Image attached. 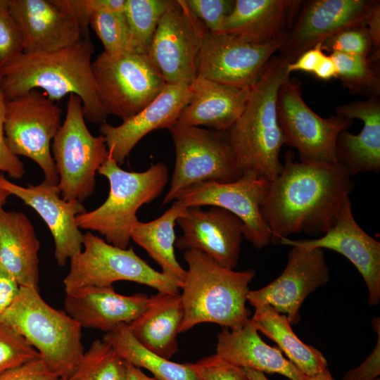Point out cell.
Instances as JSON below:
<instances>
[{
    "mask_svg": "<svg viewBox=\"0 0 380 380\" xmlns=\"http://www.w3.org/2000/svg\"><path fill=\"white\" fill-rule=\"evenodd\" d=\"M313 74L316 77L322 80L337 78L338 70L335 62L329 54L326 53Z\"/></svg>",
    "mask_w": 380,
    "mask_h": 380,
    "instance_id": "681fc988",
    "label": "cell"
},
{
    "mask_svg": "<svg viewBox=\"0 0 380 380\" xmlns=\"http://www.w3.org/2000/svg\"><path fill=\"white\" fill-rule=\"evenodd\" d=\"M338 70V77L343 85L353 94L369 98L380 94V71L379 62L370 56L343 53L329 54Z\"/></svg>",
    "mask_w": 380,
    "mask_h": 380,
    "instance_id": "d6a6232c",
    "label": "cell"
},
{
    "mask_svg": "<svg viewBox=\"0 0 380 380\" xmlns=\"http://www.w3.org/2000/svg\"><path fill=\"white\" fill-rule=\"evenodd\" d=\"M322 49L329 54L338 52L370 56L374 52L366 25L347 28L325 39L322 42Z\"/></svg>",
    "mask_w": 380,
    "mask_h": 380,
    "instance_id": "74e56055",
    "label": "cell"
},
{
    "mask_svg": "<svg viewBox=\"0 0 380 380\" xmlns=\"http://www.w3.org/2000/svg\"><path fill=\"white\" fill-rule=\"evenodd\" d=\"M372 325L377 340L376 346L368 357L357 367L348 370L343 380H376L380 374V319L374 317Z\"/></svg>",
    "mask_w": 380,
    "mask_h": 380,
    "instance_id": "b9f144b4",
    "label": "cell"
},
{
    "mask_svg": "<svg viewBox=\"0 0 380 380\" xmlns=\"http://www.w3.org/2000/svg\"><path fill=\"white\" fill-rule=\"evenodd\" d=\"M191 12L214 34L224 33V20L233 8L234 1L185 0Z\"/></svg>",
    "mask_w": 380,
    "mask_h": 380,
    "instance_id": "ab89813d",
    "label": "cell"
},
{
    "mask_svg": "<svg viewBox=\"0 0 380 380\" xmlns=\"http://www.w3.org/2000/svg\"><path fill=\"white\" fill-rule=\"evenodd\" d=\"M103 340L127 364L148 370L158 380H199L191 364L177 363L149 350L132 336L126 324L106 332Z\"/></svg>",
    "mask_w": 380,
    "mask_h": 380,
    "instance_id": "1f68e13d",
    "label": "cell"
},
{
    "mask_svg": "<svg viewBox=\"0 0 380 380\" xmlns=\"http://www.w3.org/2000/svg\"><path fill=\"white\" fill-rule=\"evenodd\" d=\"M336 113L343 118L363 122L357 134L347 130L338 136L336 146L337 162L350 176L380 170V99L369 98L338 106Z\"/></svg>",
    "mask_w": 380,
    "mask_h": 380,
    "instance_id": "d4e9b609",
    "label": "cell"
},
{
    "mask_svg": "<svg viewBox=\"0 0 380 380\" xmlns=\"http://www.w3.org/2000/svg\"><path fill=\"white\" fill-rule=\"evenodd\" d=\"M61 108L45 94L32 89L5 101L4 127L7 144L17 156L34 161L45 182L58 184L51 141L61 127Z\"/></svg>",
    "mask_w": 380,
    "mask_h": 380,
    "instance_id": "7c38bea8",
    "label": "cell"
},
{
    "mask_svg": "<svg viewBox=\"0 0 380 380\" xmlns=\"http://www.w3.org/2000/svg\"><path fill=\"white\" fill-rule=\"evenodd\" d=\"M279 44H254L226 33L208 31L198 60L197 75L239 89L251 88Z\"/></svg>",
    "mask_w": 380,
    "mask_h": 380,
    "instance_id": "9a60e30c",
    "label": "cell"
},
{
    "mask_svg": "<svg viewBox=\"0 0 380 380\" xmlns=\"http://www.w3.org/2000/svg\"><path fill=\"white\" fill-rule=\"evenodd\" d=\"M289 61L272 56L262 75L251 87L246 106L227 131L240 172H253L270 182L279 174V154L284 140L277 113L280 85L289 77Z\"/></svg>",
    "mask_w": 380,
    "mask_h": 380,
    "instance_id": "3957f363",
    "label": "cell"
},
{
    "mask_svg": "<svg viewBox=\"0 0 380 380\" xmlns=\"http://www.w3.org/2000/svg\"><path fill=\"white\" fill-rule=\"evenodd\" d=\"M191 365L199 380H249L243 368L217 354L203 357Z\"/></svg>",
    "mask_w": 380,
    "mask_h": 380,
    "instance_id": "60d3db41",
    "label": "cell"
},
{
    "mask_svg": "<svg viewBox=\"0 0 380 380\" xmlns=\"http://www.w3.org/2000/svg\"><path fill=\"white\" fill-rule=\"evenodd\" d=\"M20 30L23 53L57 50L86 34L67 0H7Z\"/></svg>",
    "mask_w": 380,
    "mask_h": 380,
    "instance_id": "d6986e66",
    "label": "cell"
},
{
    "mask_svg": "<svg viewBox=\"0 0 380 380\" xmlns=\"http://www.w3.org/2000/svg\"><path fill=\"white\" fill-rule=\"evenodd\" d=\"M83 4L90 17L96 12L124 11L126 0H83Z\"/></svg>",
    "mask_w": 380,
    "mask_h": 380,
    "instance_id": "c3c4849f",
    "label": "cell"
},
{
    "mask_svg": "<svg viewBox=\"0 0 380 380\" xmlns=\"http://www.w3.org/2000/svg\"><path fill=\"white\" fill-rule=\"evenodd\" d=\"M94 52L89 35L57 50L23 53L0 71V89L5 101L36 89H44L53 101L72 94L82 101L85 120L106 122L92 72Z\"/></svg>",
    "mask_w": 380,
    "mask_h": 380,
    "instance_id": "7a4b0ae2",
    "label": "cell"
},
{
    "mask_svg": "<svg viewBox=\"0 0 380 380\" xmlns=\"http://www.w3.org/2000/svg\"><path fill=\"white\" fill-rule=\"evenodd\" d=\"M279 244L307 248H327L341 253L358 270L368 290V303L380 300V243L357 223L350 196L342 202L334 225L321 237L293 240L281 238Z\"/></svg>",
    "mask_w": 380,
    "mask_h": 380,
    "instance_id": "ac0fdd59",
    "label": "cell"
},
{
    "mask_svg": "<svg viewBox=\"0 0 380 380\" xmlns=\"http://www.w3.org/2000/svg\"><path fill=\"white\" fill-rule=\"evenodd\" d=\"M302 1L236 0L224 20V33L254 44H279L291 30Z\"/></svg>",
    "mask_w": 380,
    "mask_h": 380,
    "instance_id": "cb8c5ba5",
    "label": "cell"
},
{
    "mask_svg": "<svg viewBox=\"0 0 380 380\" xmlns=\"http://www.w3.org/2000/svg\"><path fill=\"white\" fill-rule=\"evenodd\" d=\"M284 160L260 206L272 244H279L280 239L293 234H324L354 188L350 175L338 163L298 162L291 151Z\"/></svg>",
    "mask_w": 380,
    "mask_h": 380,
    "instance_id": "6da1fadb",
    "label": "cell"
},
{
    "mask_svg": "<svg viewBox=\"0 0 380 380\" xmlns=\"http://www.w3.org/2000/svg\"><path fill=\"white\" fill-rule=\"evenodd\" d=\"M42 358L29 361L0 374V380H56Z\"/></svg>",
    "mask_w": 380,
    "mask_h": 380,
    "instance_id": "ee69618b",
    "label": "cell"
},
{
    "mask_svg": "<svg viewBox=\"0 0 380 380\" xmlns=\"http://www.w3.org/2000/svg\"><path fill=\"white\" fill-rule=\"evenodd\" d=\"M281 274L264 287L249 291L247 301L255 306L267 304L285 315L291 324L300 320L305 298L327 283L329 270L323 249L291 246Z\"/></svg>",
    "mask_w": 380,
    "mask_h": 380,
    "instance_id": "2e32d148",
    "label": "cell"
},
{
    "mask_svg": "<svg viewBox=\"0 0 380 380\" xmlns=\"http://www.w3.org/2000/svg\"><path fill=\"white\" fill-rule=\"evenodd\" d=\"M277 113L284 144L297 150L301 162L338 163V136L353 124V120L337 115L328 118L319 116L303 99L299 81L289 77L279 88Z\"/></svg>",
    "mask_w": 380,
    "mask_h": 380,
    "instance_id": "8fae6325",
    "label": "cell"
},
{
    "mask_svg": "<svg viewBox=\"0 0 380 380\" xmlns=\"http://www.w3.org/2000/svg\"><path fill=\"white\" fill-rule=\"evenodd\" d=\"M270 182L253 172H246L229 183L208 181L189 187L177 200L188 208L204 205L224 208L244 224V238L257 249L271 243V232L262 220L260 206Z\"/></svg>",
    "mask_w": 380,
    "mask_h": 380,
    "instance_id": "5bb4252c",
    "label": "cell"
},
{
    "mask_svg": "<svg viewBox=\"0 0 380 380\" xmlns=\"http://www.w3.org/2000/svg\"><path fill=\"white\" fill-rule=\"evenodd\" d=\"M0 188L20 198L40 215L53 238L54 256L59 266L63 267L82 251L84 234L75 220L77 215L86 212L82 203L64 200L58 184L45 181L22 186L0 175Z\"/></svg>",
    "mask_w": 380,
    "mask_h": 380,
    "instance_id": "44dd1931",
    "label": "cell"
},
{
    "mask_svg": "<svg viewBox=\"0 0 380 380\" xmlns=\"http://www.w3.org/2000/svg\"><path fill=\"white\" fill-rule=\"evenodd\" d=\"M40 358L39 353L20 334L0 323V374Z\"/></svg>",
    "mask_w": 380,
    "mask_h": 380,
    "instance_id": "8d00e7d4",
    "label": "cell"
},
{
    "mask_svg": "<svg viewBox=\"0 0 380 380\" xmlns=\"http://www.w3.org/2000/svg\"><path fill=\"white\" fill-rule=\"evenodd\" d=\"M251 88L239 89L197 75L176 124L227 132L242 113Z\"/></svg>",
    "mask_w": 380,
    "mask_h": 380,
    "instance_id": "484cf974",
    "label": "cell"
},
{
    "mask_svg": "<svg viewBox=\"0 0 380 380\" xmlns=\"http://www.w3.org/2000/svg\"><path fill=\"white\" fill-rule=\"evenodd\" d=\"M99 100L106 115L122 120L143 110L166 82L146 53L102 52L91 63Z\"/></svg>",
    "mask_w": 380,
    "mask_h": 380,
    "instance_id": "52a82bcc",
    "label": "cell"
},
{
    "mask_svg": "<svg viewBox=\"0 0 380 380\" xmlns=\"http://www.w3.org/2000/svg\"><path fill=\"white\" fill-rule=\"evenodd\" d=\"M376 0L302 1L280 56L289 63L317 43L347 28L366 25Z\"/></svg>",
    "mask_w": 380,
    "mask_h": 380,
    "instance_id": "e0dca14e",
    "label": "cell"
},
{
    "mask_svg": "<svg viewBox=\"0 0 380 380\" xmlns=\"http://www.w3.org/2000/svg\"><path fill=\"white\" fill-rule=\"evenodd\" d=\"M40 247L34 227L24 213L0 211V264L20 287L39 290Z\"/></svg>",
    "mask_w": 380,
    "mask_h": 380,
    "instance_id": "83f0119b",
    "label": "cell"
},
{
    "mask_svg": "<svg viewBox=\"0 0 380 380\" xmlns=\"http://www.w3.org/2000/svg\"><path fill=\"white\" fill-rule=\"evenodd\" d=\"M10 195L8 191L0 188V211L3 210V206L6 203V200Z\"/></svg>",
    "mask_w": 380,
    "mask_h": 380,
    "instance_id": "db71d44e",
    "label": "cell"
},
{
    "mask_svg": "<svg viewBox=\"0 0 380 380\" xmlns=\"http://www.w3.org/2000/svg\"><path fill=\"white\" fill-rule=\"evenodd\" d=\"M366 26L372 39L374 52L370 57L375 62H379L380 58V2L374 8L368 18Z\"/></svg>",
    "mask_w": 380,
    "mask_h": 380,
    "instance_id": "7dc6e473",
    "label": "cell"
},
{
    "mask_svg": "<svg viewBox=\"0 0 380 380\" xmlns=\"http://www.w3.org/2000/svg\"><path fill=\"white\" fill-rule=\"evenodd\" d=\"M228 362L267 374H279L290 380H305L301 373L281 351L267 344L260 336L252 319L243 327H223L217 336L216 353Z\"/></svg>",
    "mask_w": 380,
    "mask_h": 380,
    "instance_id": "4316f807",
    "label": "cell"
},
{
    "mask_svg": "<svg viewBox=\"0 0 380 380\" xmlns=\"http://www.w3.org/2000/svg\"><path fill=\"white\" fill-rule=\"evenodd\" d=\"M56 380H68V379H62V378H58V379H57Z\"/></svg>",
    "mask_w": 380,
    "mask_h": 380,
    "instance_id": "11a10c76",
    "label": "cell"
},
{
    "mask_svg": "<svg viewBox=\"0 0 380 380\" xmlns=\"http://www.w3.org/2000/svg\"><path fill=\"white\" fill-rule=\"evenodd\" d=\"M187 208L182 201L175 200L159 217L147 222L139 220L131 232V239L147 252L161 267V272L175 281L180 289L185 281L186 270L177 262L175 254V227Z\"/></svg>",
    "mask_w": 380,
    "mask_h": 380,
    "instance_id": "f546056e",
    "label": "cell"
},
{
    "mask_svg": "<svg viewBox=\"0 0 380 380\" xmlns=\"http://www.w3.org/2000/svg\"><path fill=\"white\" fill-rule=\"evenodd\" d=\"M97 172L109 182L108 198L94 210L77 215L76 223L80 229L97 232L108 243L127 248L139 221L137 210L163 192L169 178L167 167L159 162L144 172H129L108 155Z\"/></svg>",
    "mask_w": 380,
    "mask_h": 380,
    "instance_id": "8992f818",
    "label": "cell"
},
{
    "mask_svg": "<svg viewBox=\"0 0 380 380\" xmlns=\"http://www.w3.org/2000/svg\"><path fill=\"white\" fill-rule=\"evenodd\" d=\"M243 369L249 380H269V379L265 375V374L261 372L248 368Z\"/></svg>",
    "mask_w": 380,
    "mask_h": 380,
    "instance_id": "f5cc1de1",
    "label": "cell"
},
{
    "mask_svg": "<svg viewBox=\"0 0 380 380\" xmlns=\"http://www.w3.org/2000/svg\"><path fill=\"white\" fill-rule=\"evenodd\" d=\"M184 315L180 293L158 291L149 297L142 314L127 326L142 346L170 360L178 351L177 337Z\"/></svg>",
    "mask_w": 380,
    "mask_h": 380,
    "instance_id": "f1b7e54d",
    "label": "cell"
},
{
    "mask_svg": "<svg viewBox=\"0 0 380 380\" xmlns=\"http://www.w3.org/2000/svg\"><path fill=\"white\" fill-rule=\"evenodd\" d=\"M51 149L62 198L82 203L93 194L96 173L109 153L103 137H95L88 129L77 95H69L65 118Z\"/></svg>",
    "mask_w": 380,
    "mask_h": 380,
    "instance_id": "ba28073f",
    "label": "cell"
},
{
    "mask_svg": "<svg viewBox=\"0 0 380 380\" xmlns=\"http://www.w3.org/2000/svg\"><path fill=\"white\" fill-rule=\"evenodd\" d=\"M325 55L320 42L303 53L296 61L289 63L287 70L290 74L295 71L313 73Z\"/></svg>",
    "mask_w": 380,
    "mask_h": 380,
    "instance_id": "f6af8a7d",
    "label": "cell"
},
{
    "mask_svg": "<svg viewBox=\"0 0 380 380\" xmlns=\"http://www.w3.org/2000/svg\"><path fill=\"white\" fill-rule=\"evenodd\" d=\"M23 53L22 37L8 1L0 0V71Z\"/></svg>",
    "mask_w": 380,
    "mask_h": 380,
    "instance_id": "f35d334b",
    "label": "cell"
},
{
    "mask_svg": "<svg viewBox=\"0 0 380 380\" xmlns=\"http://www.w3.org/2000/svg\"><path fill=\"white\" fill-rule=\"evenodd\" d=\"M305 380H334L328 368L313 376H305ZM376 380H379V378Z\"/></svg>",
    "mask_w": 380,
    "mask_h": 380,
    "instance_id": "816d5d0a",
    "label": "cell"
},
{
    "mask_svg": "<svg viewBox=\"0 0 380 380\" xmlns=\"http://www.w3.org/2000/svg\"><path fill=\"white\" fill-rule=\"evenodd\" d=\"M127 362L105 341H93L68 380H126Z\"/></svg>",
    "mask_w": 380,
    "mask_h": 380,
    "instance_id": "836d02e7",
    "label": "cell"
},
{
    "mask_svg": "<svg viewBox=\"0 0 380 380\" xmlns=\"http://www.w3.org/2000/svg\"><path fill=\"white\" fill-rule=\"evenodd\" d=\"M177 223L182 231L177 248L201 251L227 269L238 265L244 224L237 216L217 206L189 207Z\"/></svg>",
    "mask_w": 380,
    "mask_h": 380,
    "instance_id": "ffe728a7",
    "label": "cell"
},
{
    "mask_svg": "<svg viewBox=\"0 0 380 380\" xmlns=\"http://www.w3.org/2000/svg\"><path fill=\"white\" fill-rule=\"evenodd\" d=\"M189 85L166 84L162 91L135 115L118 126L105 122L99 132L106 141L109 155L120 165L136 144L149 132L169 129L177 123L179 115L188 101Z\"/></svg>",
    "mask_w": 380,
    "mask_h": 380,
    "instance_id": "7402d4cb",
    "label": "cell"
},
{
    "mask_svg": "<svg viewBox=\"0 0 380 380\" xmlns=\"http://www.w3.org/2000/svg\"><path fill=\"white\" fill-rule=\"evenodd\" d=\"M148 301L146 294L122 295L113 286H89L66 291L63 307L82 328L106 333L134 320L145 310Z\"/></svg>",
    "mask_w": 380,
    "mask_h": 380,
    "instance_id": "603a6c76",
    "label": "cell"
},
{
    "mask_svg": "<svg viewBox=\"0 0 380 380\" xmlns=\"http://www.w3.org/2000/svg\"><path fill=\"white\" fill-rule=\"evenodd\" d=\"M184 258L188 270L181 289L184 315L179 332L204 322L230 330L243 327L249 319L246 304L255 270L225 268L196 250L185 251Z\"/></svg>",
    "mask_w": 380,
    "mask_h": 380,
    "instance_id": "277c9868",
    "label": "cell"
},
{
    "mask_svg": "<svg viewBox=\"0 0 380 380\" xmlns=\"http://www.w3.org/2000/svg\"><path fill=\"white\" fill-rule=\"evenodd\" d=\"M0 323L25 338L58 378L68 379L84 353L82 328L64 310L47 303L38 289L20 287Z\"/></svg>",
    "mask_w": 380,
    "mask_h": 380,
    "instance_id": "5b68a950",
    "label": "cell"
},
{
    "mask_svg": "<svg viewBox=\"0 0 380 380\" xmlns=\"http://www.w3.org/2000/svg\"><path fill=\"white\" fill-rule=\"evenodd\" d=\"M5 101L0 89V171L7 172L12 178L20 179L25 172L24 164L11 151L6 140L4 127Z\"/></svg>",
    "mask_w": 380,
    "mask_h": 380,
    "instance_id": "7bdbcfd3",
    "label": "cell"
},
{
    "mask_svg": "<svg viewBox=\"0 0 380 380\" xmlns=\"http://www.w3.org/2000/svg\"><path fill=\"white\" fill-rule=\"evenodd\" d=\"M89 26L103 44L104 52L137 51L124 11L94 13L89 18Z\"/></svg>",
    "mask_w": 380,
    "mask_h": 380,
    "instance_id": "d590c367",
    "label": "cell"
},
{
    "mask_svg": "<svg viewBox=\"0 0 380 380\" xmlns=\"http://www.w3.org/2000/svg\"><path fill=\"white\" fill-rule=\"evenodd\" d=\"M70 260V270L63 279L65 292L129 281L158 291L179 293L180 288L175 281L151 267L132 247L115 246L90 232L84 234L82 251Z\"/></svg>",
    "mask_w": 380,
    "mask_h": 380,
    "instance_id": "30bf717a",
    "label": "cell"
},
{
    "mask_svg": "<svg viewBox=\"0 0 380 380\" xmlns=\"http://www.w3.org/2000/svg\"><path fill=\"white\" fill-rule=\"evenodd\" d=\"M126 380H158L146 374L141 369L127 364Z\"/></svg>",
    "mask_w": 380,
    "mask_h": 380,
    "instance_id": "f907efd6",
    "label": "cell"
},
{
    "mask_svg": "<svg viewBox=\"0 0 380 380\" xmlns=\"http://www.w3.org/2000/svg\"><path fill=\"white\" fill-rule=\"evenodd\" d=\"M19 289L16 280L0 264V317L11 304Z\"/></svg>",
    "mask_w": 380,
    "mask_h": 380,
    "instance_id": "bcb514c9",
    "label": "cell"
},
{
    "mask_svg": "<svg viewBox=\"0 0 380 380\" xmlns=\"http://www.w3.org/2000/svg\"><path fill=\"white\" fill-rule=\"evenodd\" d=\"M168 129L176 158L170 186L162 205L177 200L186 189L201 183H229L241 177L227 132L178 124Z\"/></svg>",
    "mask_w": 380,
    "mask_h": 380,
    "instance_id": "9c48e42d",
    "label": "cell"
},
{
    "mask_svg": "<svg viewBox=\"0 0 380 380\" xmlns=\"http://www.w3.org/2000/svg\"><path fill=\"white\" fill-rule=\"evenodd\" d=\"M207 30L185 0H174L161 17L148 55L166 84L190 85L197 77V60Z\"/></svg>",
    "mask_w": 380,
    "mask_h": 380,
    "instance_id": "4fadbf2b",
    "label": "cell"
},
{
    "mask_svg": "<svg viewBox=\"0 0 380 380\" xmlns=\"http://www.w3.org/2000/svg\"><path fill=\"white\" fill-rule=\"evenodd\" d=\"M252 317L257 329L274 341L287 359L304 375L313 376L327 368L322 353L306 344L296 335L285 315L272 306L261 304L254 306Z\"/></svg>",
    "mask_w": 380,
    "mask_h": 380,
    "instance_id": "4dcf8cb0",
    "label": "cell"
},
{
    "mask_svg": "<svg viewBox=\"0 0 380 380\" xmlns=\"http://www.w3.org/2000/svg\"><path fill=\"white\" fill-rule=\"evenodd\" d=\"M174 0H126L124 13L138 51L148 53L163 14Z\"/></svg>",
    "mask_w": 380,
    "mask_h": 380,
    "instance_id": "e575fe53",
    "label": "cell"
}]
</instances>
